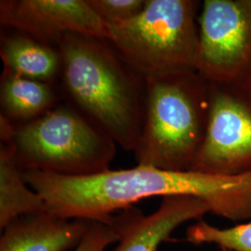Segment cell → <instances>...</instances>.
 Returning <instances> with one entry per match:
<instances>
[{"instance_id": "17", "label": "cell", "mask_w": 251, "mask_h": 251, "mask_svg": "<svg viewBox=\"0 0 251 251\" xmlns=\"http://www.w3.org/2000/svg\"><path fill=\"white\" fill-rule=\"evenodd\" d=\"M222 251H225V250H223Z\"/></svg>"}, {"instance_id": "1", "label": "cell", "mask_w": 251, "mask_h": 251, "mask_svg": "<svg viewBox=\"0 0 251 251\" xmlns=\"http://www.w3.org/2000/svg\"><path fill=\"white\" fill-rule=\"evenodd\" d=\"M29 186L47 210L65 219L108 224L118 211L152 198L191 197L206 202L210 213L233 222L251 219V173L220 176L137 165L86 177L25 171Z\"/></svg>"}, {"instance_id": "5", "label": "cell", "mask_w": 251, "mask_h": 251, "mask_svg": "<svg viewBox=\"0 0 251 251\" xmlns=\"http://www.w3.org/2000/svg\"><path fill=\"white\" fill-rule=\"evenodd\" d=\"M20 167L66 177L110 170L115 141L69 102L28 123L16 125L12 139Z\"/></svg>"}, {"instance_id": "13", "label": "cell", "mask_w": 251, "mask_h": 251, "mask_svg": "<svg viewBox=\"0 0 251 251\" xmlns=\"http://www.w3.org/2000/svg\"><path fill=\"white\" fill-rule=\"evenodd\" d=\"M12 143L0 144V228L15 218L47 210L43 198L27 183Z\"/></svg>"}, {"instance_id": "12", "label": "cell", "mask_w": 251, "mask_h": 251, "mask_svg": "<svg viewBox=\"0 0 251 251\" xmlns=\"http://www.w3.org/2000/svg\"><path fill=\"white\" fill-rule=\"evenodd\" d=\"M61 93L52 83L28 79L3 70L1 115L15 125L28 123L57 106L61 102Z\"/></svg>"}, {"instance_id": "4", "label": "cell", "mask_w": 251, "mask_h": 251, "mask_svg": "<svg viewBox=\"0 0 251 251\" xmlns=\"http://www.w3.org/2000/svg\"><path fill=\"white\" fill-rule=\"evenodd\" d=\"M201 8L197 0H147L133 18L108 25V41L145 79L197 71Z\"/></svg>"}, {"instance_id": "9", "label": "cell", "mask_w": 251, "mask_h": 251, "mask_svg": "<svg viewBox=\"0 0 251 251\" xmlns=\"http://www.w3.org/2000/svg\"><path fill=\"white\" fill-rule=\"evenodd\" d=\"M210 213L206 202L191 197H166L149 215L130 206L112 216L107 225L118 236L113 251H157L179 226L189 221H202Z\"/></svg>"}, {"instance_id": "2", "label": "cell", "mask_w": 251, "mask_h": 251, "mask_svg": "<svg viewBox=\"0 0 251 251\" xmlns=\"http://www.w3.org/2000/svg\"><path fill=\"white\" fill-rule=\"evenodd\" d=\"M62 56V93L115 143L134 152L144 127L146 79L105 39L69 33Z\"/></svg>"}, {"instance_id": "15", "label": "cell", "mask_w": 251, "mask_h": 251, "mask_svg": "<svg viewBox=\"0 0 251 251\" xmlns=\"http://www.w3.org/2000/svg\"><path fill=\"white\" fill-rule=\"evenodd\" d=\"M92 10L107 25L126 22L144 10L147 0H87Z\"/></svg>"}, {"instance_id": "6", "label": "cell", "mask_w": 251, "mask_h": 251, "mask_svg": "<svg viewBox=\"0 0 251 251\" xmlns=\"http://www.w3.org/2000/svg\"><path fill=\"white\" fill-rule=\"evenodd\" d=\"M209 84L206 137L192 171L220 176L251 173V81Z\"/></svg>"}, {"instance_id": "14", "label": "cell", "mask_w": 251, "mask_h": 251, "mask_svg": "<svg viewBox=\"0 0 251 251\" xmlns=\"http://www.w3.org/2000/svg\"><path fill=\"white\" fill-rule=\"evenodd\" d=\"M186 238L196 245H215L222 251H251V221L226 228L198 221L189 227Z\"/></svg>"}, {"instance_id": "11", "label": "cell", "mask_w": 251, "mask_h": 251, "mask_svg": "<svg viewBox=\"0 0 251 251\" xmlns=\"http://www.w3.org/2000/svg\"><path fill=\"white\" fill-rule=\"evenodd\" d=\"M0 56L3 70L19 76L52 84L61 77L59 49L24 33L13 30L2 33Z\"/></svg>"}, {"instance_id": "8", "label": "cell", "mask_w": 251, "mask_h": 251, "mask_svg": "<svg viewBox=\"0 0 251 251\" xmlns=\"http://www.w3.org/2000/svg\"><path fill=\"white\" fill-rule=\"evenodd\" d=\"M1 26L57 47L69 33L108 40V25L87 0H1Z\"/></svg>"}, {"instance_id": "3", "label": "cell", "mask_w": 251, "mask_h": 251, "mask_svg": "<svg viewBox=\"0 0 251 251\" xmlns=\"http://www.w3.org/2000/svg\"><path fill=\"white\" fill-rule=\"evenodd\" d=\"M209 91L198 71L146 79L144 127L133 152L139 166L192 171L206 137Z\"/></svg>"}, {"instance_id": "16", "label": "cell", "mask_w": 251, "mask_h": 251, "mask_svg": "<svg viewBox=\"0 0 251 251\" xmlns=\"http://www.w3.org/2000/svg\"><path fill=\"white\" fill-rule=\"evenodd\" d=\"M118 236L110 225L92 222L75 251H104L108 246L117 243Z\"/></svg>"}, {"instance_id": "10", "label": "cell", "mask_w": 251, "mask_h": 251, "mask_svg": "<svg viewBox=\"0 0 251 251\" xmlns=\"http://www.w3.org/2000/svg\"><path fill=\"white\" fill-rule=\"evenodd\" d=\"M91 223L49 210L20 216L2 229L0 251H67L80 243Z\"/></svg>"}, {"instance_id": "7", "label": "cell", "mask_w": 251, "mask_h": 251, "mask_svg": "<svg viewBox=\"0 0 251 251\" xmlns=\"http://www.w3.org/2000/svg\"><path fill=\"white\" fill-rule=\"evenodd\" d=\"M197 71L209 82L251 81V0H205Z\"/></svg>"}]
</instances>
